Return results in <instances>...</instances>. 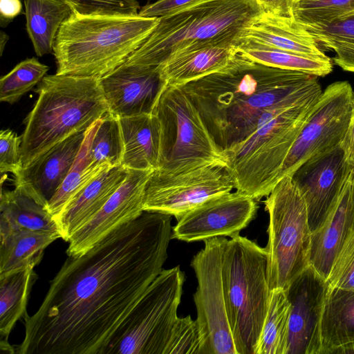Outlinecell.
I'll use <instances>...</instances> for the list:
<instances>
[{
	"label": "cell",
	"mask_w": 354,
	"mask_h": 354,
	"mask_svg": "<svg viewBox=\"0 0 354 354\" xmlns=\"http://www.w3.org/2000/svg\"><path fill=\"white\" fill-rule=\"evenodd\" d=\"M236 51L261 64L286 70L297 71L324 77L333 71L331 59L314 57L278 49L235 46Z\"/></svg>",
	"instance_id": "1f68e13d"
},
{
	"label": "cell",
	"mask_w": 354,
	"mask_h": 354,
	"mask_svg": "<svg viewBox=\"0 0 354 354\" xmlns=\"http://www.w3.org/2000/svg\"><path fill=\"white\" fill-rule=\"evenodd\" d=\"M153 171L128 169L123 183L100 212L71 237L67 255L84 254L111 232L140 216L145 187Z\"/></svg>",
	"instance_id": "ac0fdd59"
},
{
	"label": "cell",
	"mask_w": 354,
	"mask_h": 354,
	"mask_svg": "<svg viewBox=\"0 0 354 354\" xmlns=\"http://www.w3.org/2000/svg\"><path fill=\"white\" fill-rule=\"evenodd\" d=\"M160 66L125 61L99 79L109 113L118 118L153 113L167 85Z\"/></svg>",
	"instance_id": "e0dca14e"
},
{
	"label": "cell",
	"mask_w": 354,
	"mask_h": 354,
	"mask_svg": "<svg viewBox=\"0 0 354 354\" xmlns=\"http://www.w3.org/2000/svg\"><path fill=\"white\" fill-rule=\"evenodd\" d=\"M321 349L354 342V290L328 286L321 319Z\"/></svg>",
	"instance_id": "4316f807"
},
{
	"label": "cell",
	"mask_w": 354,
	"mask_h": 354,
	"mask_svg": "<svg viewBox=\"0 0 354 354\" xmlns=\"http://www.w3.org/2000/svg\"><path fill=\"white\" fill-rule=\"evenodd\" d=\"M198 1L200 0H157L140 8L138 15L147 17H161Z\"/></svg>",
	"instance_id": "60d3db41"
},
{
	"label": "cell",
	"mask_w": 354,
	"mask_h": 354,
	"mask_svg": "<svg viewBox=\"0 0 354 354\" xmlns=\"http://www.w3.org/2000/svg\"><path fill=\"white\" fill-rule=\"evenodd\" d=\"M185 277L162 270L108 340L101 354H164L178 317Z\"/></svg>",
	"instance_id": "30bf717a"
},
{
	"label": "cell",
	"mask_w": 354,
	"mask_h": 354,
	"mask_svg": "<svg viewBox=\"0 0 354 354\" xmlns=\"http://www.w3.org/2000/svg\"><path fill=\"white\" fill-rule=\"evenodd\" d=\"M353 169L338 145L310 158L291 176L306 202L311 232L325 221Z\"/></svg>",
	"instance_id": "9a60e30c"
},
{
	"label": "cell",
	"mask_w": 354,
	"mask_h": 354,
	"mask_svg": "<svg viewBox=\"0 0 354 354\" xmlns=\"http://www.w3.org/2000/svg\"><path fill=\"white\" fill-rule=\"evenodd\" d=\"M49 67L35 57L27 58L17 64L0 79V101L14 104L39 83Z\"/></svg>",
	"instance_id": "e575fe53"
},
{
	"label": "cell",
	"mask_w": 354,
	"mask_h": 354,
	"mask_svg": "<svg viewBox=\"0 0 354 354\" xmlns=\"http://www.w3.org/2000/svg\"><path fill=\"white\" fill-rule=\"evenodd\" d=\"M36 93L38 98L21 136V167L71 135L86 131L109 112L96 77L46 75Z\"/></svg>",
	"instance_id": "277c9868"
},
{
	"label": "cell",
	"mask_w": 354,
	"mask_h": 354,
	"mask_svg": "<svg viewBox=\"0 0 354 354\" xmlns=\"http://www.w3.org/2000/svg\"><path fill=\"white\" fill-rule=\"evenodd\" d=\"M326 281L330 287L354 290V230L337 255Z\"/></svg>",
	"instance_id": "f35d334b"
},
{
	"label": "cell",
	"mask_w": 354,
	"mask_h": 354,
	"mask_svg": "<svg viewBox=\"0 0 354 354\" xmlns=\"http://www.w3.org/2000/svg\"><path fill=\"white\" fill-rule=\"evenodd\" d=\"M319 95L281 113L224 151L226 168L236 191L256 201L270 194L279 180L283 162Z\"/></svg>",
	"instance_id": "52a82bcc"
},
{
	"label": "cell",
	"mask_w": 354,
	"mask_h": 354,
	"mask_svg": "<svg viewBox=\"0 0 354 354\" xmlns=\"http://www.w3.org/2000/svg\"><path fill=\"white\" fill-rule=\"evenodd\" d=\"M128 169L113 167L91 180L67 204L55 219L61 238L68 242L71 237L88 223L102 208L126 179Z\"/></svg>",
	"instance_id": "7402d4cb"
},
{
	"label": "cell",
	"mask_w": 354,
	"mask_h": 354,
	"mask_svg": "<svg viewBox=\"0 0 354 354\" xmlns=\"http://www.w3.org/2000/svg\"><path fill=\"white\" fill-rule=\"evenodd\" d=\"M228 239L204 241V248L191 261L198 286L193 295L201 339V354H237L227 311L222 260Z\"/></svg>",
	"instance_id": "8fae6325"
},
{
	"label": "cell",
	"mask_w": 354,
	"mask_h": 354,
	"mask_svg": "<svg viewBox=\"0 0 354 354\" xmlns=\"http://www.w3.org/2000/svg\"><path fill=\"white\" fill-rule=\"evenodd\" d=\"M257 201L239 191L212 198L177 221L172 239L185 242L239 234L255 218Z\"/></svg>",
	"instance_id": "5bb4252c"
},
{
	"label": "cell",
	"mask_w": 354,
	"mask_h": 354,
	"mask_svg": "<svg viewBox=\"0 0 354 354\" xmlns=\"http://www.w3.org/2000/svg\"><path fill=\"white\" fill-rule=\"evenodd\" d=\"M328 288L326 280L308 265L285 290L291 304L286 354H319Z\"/></svg>",
	"instance_id": "2e32d148"
},
{
	"label": "cell",
	"mask_w": 354,
	"mask_h": 354,
	"mask_svg": "<svg viewBox=\"0 0 354 354\" xmlns=\"http://www.w3.org/2000/svg\"><path fill=\"white\" fill-rule=\"evenodd\" d=\"M159 17L72 12L53 47L57 74L100 79L124 63L148 38Z\"/></svg>",
	"instance_id": "3957f363"
},
{
	"label": "cell",
	"mask_w": 354,
	"mask_h": 354,
	"mask_svg": "<svg viewBox=\"0 0 354 354\" xmlns=\"http://www.w3.org/2000/svg\"><path fill=\"white\" fill-rule=\"evenodd\" d=\"M86 131L71 135L28 166L21 167L13 174L15 185L46 207L73 167Z\"/></svg>",
	"instance_id": "d6986e66"
},
{
	"label": "cell",
	"mask_w": 354,
	"mask_h": 354,
	"mask_svg": "<svg viewBox=\"0 0 354 354\" xmlns=\"http://www.w3.org/2000/svg\"><path fill=\"white\" fill-rule=\"evenodd\" d=\"M21 136L10 129L0 132V171L13 174L21 168Z\"/></svg>",
	"instance_id": "ab89813d"
},
{
	"label": "cell",
	"mask_w": 354,
	"mask_h": 354,
	"mask_svg": "<svg viewBox=\"0 0 354 354\" xmlns=\"http://www.w3.org/2000/svg\"><path fill=\"white\" fill-rule=\"evenodd\" d=\"M180 87L223 151L323 91L317 76L269 66L238 52L223 69Z\"/></svg>",
	"instance_id": "7a4b0ae2"
},
{
	"label": "cell",
	"mask_w": 354,
	"mask_h": 354,
	"mask_svg": "<svg viewBox=\"0 0 354 354\" xmlns=\"http://www.w3.org/2000/svg\"><path fill=\"white\" fill-rule=\"evenodd\" d=\"M32 266L0 277V348L15 353L8 336L16 322L26 313L32 287L38 278Z\"/></svg>",
	"instance_id": "484cf974"
},
{
	"label": "cell",
	"mask_w": 354,
	"mask_h": 354,
	"mask_svg": "<svg viewBox=\"0 0 354 354\" xmlns=\"http://www.w3.org/2000/svg\"><path fill=\"white\" fill-rule=\"evenodd\" d=\"M124 153L121 166L127 169L158 168L160 127L156 115L145 113L119 118Z\"/></svg>",
	"instance_id": "cb8c5ba5"
},
{
	"label": "cell",
	"mask_w": 354,
	"mask_h": 354,
	"mask_svg": "<svg viewBox=\"0 0 354 354\" xmlns=\"http://www.w3.org/2000/svg\"><path fill=\"white\" fill-rule=\"evenodd\" d=\"M98 124L99 120L87 130L81 150L73 167L46 206L47 210L53 216L54 219L62 212L73 198L91 180L104 170L109 169L89 166L87 155L88 145Z\"/></svg>",
	"instance_id": "d6a6232c"
},
{
	"label": "cell",
	"mask_w": 354,
	"mask_h": 354,
	"mask_svg": "<svg viewBox=\"0 0 354 354\" xmlns=\"http://www.w3.org/2000/svg\"><path fill=\"white\" fill-rule=\"evenodd\" d=\"M222 273L237 354H254L271 295L266 248L240 234L231 237L223 250Z\"/></svg>",
	"instance_id": "8992f818"
},
{
	"label": "cell",
	"mask_w": 354,
	"mask_h": 354,
	"mask_svg": "<svg viewBox=\"0 0 354 354\" xmlns=\"http://www.w3.org/2000/svg\"><path fill=\"white\" fill-rule=\"evenodd\" d=\"M80 15H138V0H62Z\"/></svg>",
	"instance_id": "74e56055"
},
{
	"label": "cell",
	"mask_w": 354,
	"mask_h": 354,
	"mask_svg": "<svg viewBox=\"0 0 354 354\" xmlns=\"http://www.w3.org/2000/svg\"><path fill=\"white\" fill-rule=\"evenodd\" d=\"M160 127L158 168L179 172L207 165L227 167L225 152L180 86L166 85L153 109Z\"/></svg>",
	"instance_id": "ba28073f"
},
{
	"label": "cell",
	"mask_w": 354,
	"mask_h": 354,
	"mask_svg": "<svg viewBox=\"0 0 354 354\" xmlns=\"http://www.w3.org/2000/svg\"><path fill=\"white\" fill-rule=\"evenodd\" d=\"M232 44L235 46L278 49L314 57H327L309 31L295 18L264 12L252 18Z\"/></svg>",
	"instance_id": "ffe728a7"
},
{
	"label": "cell",
	"mask_w": 354,
	"mask_h": 354,
	"mask_svg": "<svg viewBox=\"0 0 354 354\" xmlns=\"http://www.w3.org/2000/svg\"><path fill=\"white\" fill-rule=\"evenodd\" d=\"M353 106L354 91L347 81L333 82L322 91L283 162L279 180L291 176L310 158L339 145Z\"/></svg>",
	"instance_id": "4fadbf2b"
},
{
	"label": "cell",
	"mask_w": 354,
	"mask_h": 354,
	"mask_svg": "<svg viewBox=\"0 0 354 354\" xmlns=\"http://www.w3.org/2000/svg\"><path fill=\"white\" fill-rule=\"evenodd\" d=\"M202 339L196 320L187 315L174 323L164 354H201Z\"/></svg>",
	"instance_id": "8d00e7d4"
},
{
	"label": "cell",
	"mask_w": 354,
	"mask_h": 354,
	"mask_svg": "<svg viewBox=\"0 0 354 354\" xmlns=\"http://www.w3.org/2000/svg\"><path fill=\"white\" fill-rule=\"evenodd\" d=\"M26 30L38 57L53 52L62 24L72 14L62 0H24Z\"/></svg>",
	"instance_id": "83f0119b"
},
{
	"label": "cell",
	"mask_w": 354,
	"mask_h": 354,
	"mask_svg": "<svg viewBox=\"0 0 354 354\" xmlns=\"http://www.w3.org/2000/svg\"><path fill=\"white\" fill-rule=\"evenodd\" d=\"M21 0H0V25L7 26L16 17L23 13Z\"/></svg>",
	"instance_id": "b9f144b4"
},
{
	"label": "cell",
	"mask_w": 354,
	"mask_h": 354,
	"mask_svg": "<svg viewBox=\"0 0 354 354\" xmlns=\"http://www.w3.org/2000/svg\"><path fill=\"white\" fill-rule=\"evenodd\" d=\"M339 145L344 151L346 162L354 168V106L346 131Z\"/></svg>",
	"instance_id": "7bdbcfd3"
},
{
	"label": "cell",
	"mask_w": 354,
	"mask_h": 354,
	"mask_svg": "<svg viewBox=\"0 0 354 354\" xmlns=\"http://www.w3.org/2000/svg\"><path fill=\"white\" fill-rule=\"evenodd\" d=\"M263 12L255 0H200L159 17L151 35L126 61L160 66L178 52L232 41Z\"/></svg>",
	"instance_id": "5b68a950"
},
{
	"label": "cell",
	"mask_w": 354,
	"mask_h": 354,
	"mask_svg": "<svg viewBox=\"0 0 354 354\" xmlns=\"http://www.w3.org/2000/svg\"><path fill=\"white\" fill-rule=\"evenodd\" d=\"M269 214L267 275L270 290H286L308 264L311 231L306 202L290 176L264 201Z\"/></svg>",
	"instance_id": "9c48e42d"
},
{
	"label": "cell",
	"mask_w": 354,
	"mask_h": 354,
	"mask_svg": "<svg viewBox=\"0 0 354 354\" xmlns=\"http://www.w3.org/2000/svg\"><path fill=\"white\" fill-rule=\"evenodd\" d=\"M234 189L231 175L221 165L179 172L156 169L145 187L143 210L170 215L178 221L206 201Z\"/></svg>",
	"instance_id": "7c38bea8"
},
{
	"label": "cell",
	"mask_w": 354,
	"mask_h": 354,
	"mask_svg": "<svg viewBox=\"0 0 354 354\" xmlns=\"http://www.w3.org/2000/svg\"><path fill=\"white\" fill-rule=\"evenodd\" d=\"M261 8L264 12L283 17L280 0H263Z\"/></svg>",
	"instance_id": "ee69618b"
},
{
	"label": "cell",
	"mask_w": 354,
	"mask_h": 354,
	"mask_svg": "<svg viewBox=\"0 0 354 354\" xmlns=\"http://www.w3.org/2000/svg\"><path fill=\"white\" fill-rule=\"evenodd\" d=\"M354 230V168L324 223L311 232L308 264L326 280L345 241Z\"/></svg>",
	"instance_id": "44dd1931"
},
{
	"label": "cell",
	"mask_w": 354,
	"mask_h": 354,
	"mask_svg": "<svg viewBox=\"0 0 354 354\" xmlns=\"http://www.w3.org/2000/svg\"><path fill=\"white\" fill-rule=\"evenodd\" d=\"M257 1V3L261 6H262L263 5V0H255Z\"/></svg>",
	"instance_id": "7dc6e473"
},
{
	"label": "cell",
	"mask_w": 354,
	"mask_h": 354,
	"mask_svg": "<svg viewBox=\"0 0 354 354\" xmlns=\"http://www.w3.org/2000/svg\"><path fill=\"white\" fill-rule=\"evenodd\" d=\"M327 354H354V342L334 347L330 349Z\"/></svg>",
	"instance_id": "f6af8a7d"
},
{
	"label": "cell",
	"mask_w": 354,
	"mask_h": 354,
	"mask_svg": "<svg viewBox=\"0 0 354 354\" xmlns=\"http://www.w3.org/2000/svg\"><path fill=\"white\" fill-rule=\"evenodd\" d=\"M171 216L144 211L84 254L69 257L37 312L26 313L18 354H101L108 340L162 271Z\"/></svg>",
	"instance_id": "6da1fadb"
},
{
	"label": "cell",
	"mask_w": 354,
	"mask_h": 354,
	"mask_svg": "<svg viewBox=\"0 0 354 354\" xmlns=\"http://www.w3.org/2000/svg\"><path fill=\"white\" fill-rule=\"evenodd\" d=\"M354 14V0H298L295 19L302 24H329Z\"/></svg>",
	"instance_id": "d590c367"
},
{
	"label": "cell",
	"mask_w": 354,
	"mask_h": 354,
	"mask_svg": "<svg viewBox=\"0 0 354 354\" xmlns=\"http://www.w3.org/2000/svg\"><path fill=\"white\" fill-rule=\"evenodd\" d=\"M59 233L15 231L0 234V277L21 268L35 267Z\"/></svg>",
	"instance_id": "f1b7e54d"
},
{
	"label": "cell",
	"mask_w": 354,
	"mask_h": 354,
	"mask_svg": "<svg viewBox=\"0 0 354 354\" xmlns=\"http://www.w3.org/2000/svg\"><path fill=\"white\" fill-rule=\"evenodd\" d=\"M8 40V36L3 32L1 31L0 33V53L1 55H2L3 51L4 50V47Z\"/></svg>",
	"instance_id": "bcb514c9"
},
{
	"label": "cell",
	"mask_w": 354,
	"mask_h": 354,
	"mask_svg": "<svg viewBox=\"0 0 354 354\" xmlns=\"http://www.w3.org/2000/svg\"><path fill=\"white\" fill-rule=\"evenodd\" d=\"M291 304L283 289L271 290L266 317L254 354H286Z\"/></svg>",
	"instance_id": "f546056e"
},
{
	"label": "cell",
	"mask_w": 354,
	"mask_h": 354,
	"mask_svg": "<svg viewBox=\"0 0 354 354\" xmlns=\"http://www.w3.org/2000/svg\"><path fill=\"white\" fill-rule=\"evenodd\" d=\"M124 145L119 118L109 112L100 120L88 148L89 166L110 168L121 165Z\"/></svg>",
	"instance_id": "836d02e7"
},
{
	"label": "cell",
	"mask_w": 354,
	"mask_h": 354,
	"mask_svg": "<svg viewBox=\"0 0 354 354\" xmlns=\"http://www.w3.org/2000/svg\"><path fill=\"white\" fill-rule=\"evenodd\" d=\"M303 25L317 43L335 53L336 65L354 73V14L329 24Z\"/></svg>",
	"instance_id": "4dcf8cb0"
},
{
	"label": "cell",
	"mask_w": 354,
	"mask_h": 354,
	"mask_svg": "<svg viewBox=\"0 0 354 354\" xmlns=\"http://www.w3.org/2000/svg\"><path fill=\"white\" fill-rule=\"evenodd\" d=\"M59 233L57 224L46 207L22 188L3 191L0 198V234L15 231Z\"/></svg>",
	"instance_id": "d4e9b609"
},
{
	"label": "cell",
	"mask_w": 354,
	"mask_h": 354,
	"mask_svg": "<svg viewBox=\"0 0 354 354\" xmlns=\"http://www.w3.org/2000/svg\"><path fill=\"white\" fill-rule=\"evenodd\" d=\"M232 41H223L178 52L160 66L167 85L182 86L225 68L236 55Z\"/></svg>",
	"instance_id": "603a6c76"
},
{
	"label": "cell",
	"mask_w": 354,
	"mask_h": 354,
	"mask_svg": "<svg viewBox=\"0 0 354 354\" xmlns=\"http://www.w3.org/2000/svg\"><path fill=\"white\" fill-rule=\"evenodd\" d=\"M148 1H151V0H148Z\"/></svg>",
	"instance_id": "c3c4849f"
}]
</instances>
